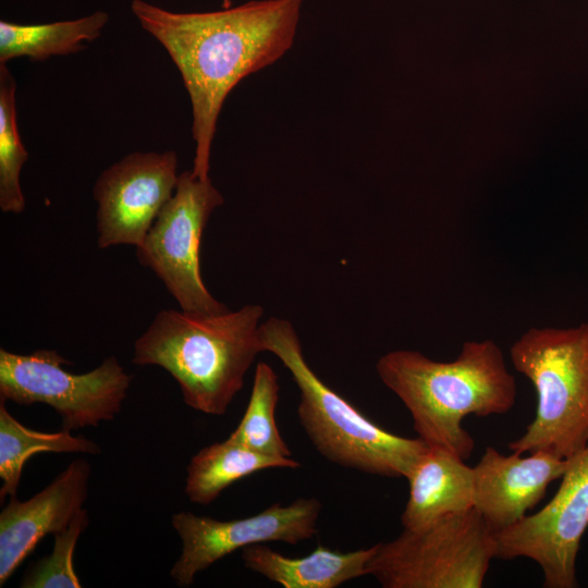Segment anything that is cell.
<instances>
[{"mask_svg":"<svg viewBox=\"0 0 588 588\" xmlns=\"http://www.w3.org/2000/svg\"><path fill=\"white\" fill-rule=\"evenodd\" d=\"M223 203L209 177L183 171L173 196L136 247L138 261L158 277L184 311L213 315L229 310L207 290L199 265L203 232L212 211Z\"/></svg>","mask_w":588,"mask_h":588,"instance_id":"obj_8","label":"cell"},{"mask_svg":"<svg viewBox=\"0 0 588 588\" xmlns=\"http://www.w3.org/2000/svg\"><path fill=\"white\" fill-rule=\"evenodd\" d=\"M376 370L409 412L418 438L463 460L475 448L463 419L505 414L516 401L515 377L491 339L464 342L451 362L418 351H391L378 359Z\"/></svg>","mask_w":588,"mask_h":588,"instance_id":"obj_2","label":"cell"},{"mask_svg":"<svg viewBox=\"0 0 588 588\" xmlns=\"http://www.w3.org/2000/svg\"><path fill=\"white\" fill-rule=\"evenodd\" d=\"M375 546L368 573L384 588H480L495 559L494 531L475 507Z\"/></svg>","mask_w":588,"mask_h":588,"instance_id":"obj_6","label":"cell"},{"mask_svg":"<svg viewBox=\"0 0 588 588\" xmlns=\"http://www.w3.org/2000/svg\"><path fill=\"white\" fill-rule=\"evenodd\" d=\"M88 523L87 510L82 509L66 528L53 535L52 552L25 572L20 587L81 588L73 559L76 543Z\"/></svg>","mask_w":588,"mask_h":588,"instance_id":"obj_21","label":"cell"},{"mask_svg":"<svg viewBox=\"0 0 588 588\" xmlns=\"http://www.w3.org/2000/svg\"><path fill=\"white\" fill-rule=\"evenodd\" d=\"M375 549L341 552L318 546L308 555L291 558L260 543L243 548L241 558L246 568L284 588H336L369 575Z\"/></svg>","mask_w":588,"mask_h":588,"instance_id":"obj_15","label":"cell"},{"mask_svg":"<svg viewBox=\"0 0 588 588\" xmlns=\"http://www.w3.org/2000/svg\"><path fill=\"white\" fill-rule=\"evenodd\" d=\"M15 93L13 75L0 64V209L10 213L25 208L20 174L28 158L17 128Z\"/></svg>","mask_w":588,"mask_h":588,"instance_id":"obj_20","label":"cell"},{"mask_svg":"<svg viewBox=\"0 0 588 588\" xmlns=\"http://www.w3.org/2000/svg\"><path fill=\"white\" fill-rule=\"evenodd\" d=\"M515 370L534 385L536 415L507 448L571 458L588 444V321L571 328L531 327L510 347Z\"/></svg>","mask_w":588,"mask_h":588,"instance_id":"obj_5","label":"cell"},{"mask_svg":"<svg viewBox=\"0 0 588 588\" xmlns=\"http://www.w3.org/2000/svg\"><path fill=\"white\" fill-rule=\"evenodd\" d=\"M100 446L84 437H76L70 430L44 432L30 429L16 420L0 399V489L1 501L14 497L21 481L23 467L36 453H85L98 454Z\"/></svg>","mask_w":588,"mask_h":588,"instance_id":"obj_18","label":"cell"},{"mask_svg":"<svg viewBox=\"0 0 588 588\" xmlns=\"http://www.w3.org/2000/svg\"><path fill=\"white\" fill-rule=\"evenodd\" d=\"M567 465L568 460L543 451L505 455L487 446L474 467V507L494 532L503 530L543 499Z\"/></svg>","mask_w":588,"mask_h":588,"instance_id":"obj_13","label":"cell"},{"mask_svg":"<svg viewBox=\"0 0 588 588\" xmlns=\"http://www.w3.org/2000/svg\"><path fill=\"white\" fill-rule=\"evenodd\" d=\"M66 364L54 350L23 355L1 348L0 399L21 405L47 404L61 417L62 429L70 431L112 420L132 380L117 357H107L84 373L63 369Z\"/></svg>","mask_w":588,"mask_h":588,"instance_id":"obj_7","label":"cell"},{"mask_svg":"<svg viewBox=\"0 0 588 588\" xmlns=\"http://www.w3.org/2000/svg\"><path fill=\"white\" fill-rule=\"evenodd\" d=\"M91 468L76 458L47 487L26 501L10 497L0 513V586L47 535L66 528L84 509Z\"/></svg>","mask_w":588,"mask_h":588,"instance_id":"obj_12","label":"cell"},{"mask_svg":"<svg viewBox=\"0 0 588 588\" xmlns=\"http://www.w3.org/2000/svg\"><path fill=\"white\" fill-rule=\"evenodd\" d=\"M304 0H253L212 12H171L144 0L131 9L181 73L193 112L192 173L209 177L211 144L226 96L293 45Z\"/></svg>","mask_w":588,"mask_h":588,"instance_id":"obj_1","label":"cell"},{"mask_svg":"<svg viewBox=\"0 0 588 588\" xmlns=\"http://www.w3.org/2000/svg\"><path fill=\"white\" fill-rule=\"evenodd\" d=\"M567 460L553 498L537 513L494 532L495 559L535 561L544 588L578 586L576 560L588 527V444Z\"/></svg>","mask_w":588,"mask_h":588,"instance_id":"obj_9","label":"cell"},{"mask_svg":"<svg viewBox=\"0 0 588 588\" xmlns=\"http://www.w3.org/2000/svg\"><path fill=\"white\" fill-rule=\"evenodd\" d=\"M322 509L316 498H298L287 505L274 503L241 519L219 520L192 512H179L171 525L182 541V552L170 576L179 587H188L196 575L232 552L264 542L296 544L317 534Z\"/></svg>","mask_w":588,"mask_h":588,"instance_id":"obj_10","label":"cell"},{"mask_svg":"<svg viewBox=\"0 0 588 588\" xmlns=\"http://www.w3.org/2000/svg\"><path fill=\"white\" fill-rule=\"evenodd\" d=\"M259 340L295 381L298 420L320 455L342 467L407 479L428 449L425 441L385 430L328 387L307 363L290 321L270 317L259 326Z\"/></svg>","mask_w":588,"mask_h":588,"instance_id":"obj_4","label":"cell"},{"mask_svg":"<svg viewBox=\"0 0 588 588\" xmlns=\"http://www.w3.org/2000/svg\"><path fill=\"white\" fill-rule=\"evenodd\" d=\"M279 391L278 375L272 367L258 363L245 413L228 438L267 455L292 457L275 419Z\"/></svg>","mask_w":588,"mask_h":588,"instance_id":"obj_19","label":"cell"},{"mask_svg":"<svg viewBox=\"0 0 588 588\" xmlns=\"http://www.w3.org/2000/svg\"><path fill=\"white\" fill-rule=\"evenodd\" d=\"M462 457L429 446L407 477L408 499L401 515L402 526L416 529L474 507V467Z\"/></svg>","mask_w":588,"mask_h":588,"instance_id":"obj_14","label":"cell"},{"mask_svg":"<svg viewBox=\"0 0 588 588\" xmlns=\"http://www.w3.org/2000/svg\"><path fill=\"white\" fill-rule=\"evenodd\" d=\"M301 467L293 457H275L252 450L226 438L199 450L186 469L185 493L188 500L209 505L229 486L246 476L269 468Z\"/></svg>","mask_w":588,"mask_h":588,"instance_id":"obj_16","label":"cell"},{"mask_svg":"<svg viewBox=\"0 0 588 588\" xmlns=\"http://www.w3.org/2000/svg\"><path fill=\"white\" fill-rule=\"evenodd\" d=\"M177 155L134 151L103 170L95 182L97 244L137 247L177 184Z\"/></svg>","mask_w":588,"mask_h":588,"instance_id":"obj_11","label":"cell"},{"mask_svg":"<svg viewBox=\"0 0 588 588\" xmlns=\"http://www.w3.org/2000/svg\"><path fill=\"white\" fill-rule=\"evenodd\" d=\"M109 21L105 11L47 24L0 21V64L16 58L44 61L53 56L76 53L96 40Z\"/></svg>","mask_w":588,"mask_h":588,"instance_id":"obj_17","label":"cell"},{"mask_svg":"<svg viewBox=\"0 0 588 588\" xmlns=\"http://www.w3.org/2000/svg\"><path fill=\"white\" fill-rule=\"evenodd\" d=\"M262 315L255 304L213 315L162 309L135 341L132 362L167 370L191 408L223 415L262 352Z\"/></svg>","mask_w":588,"mask_h":588,"instance_id":"obj_3","label":"cell"}]
</instances>
